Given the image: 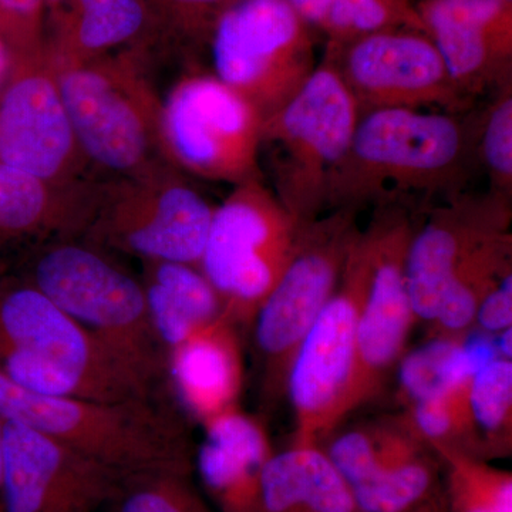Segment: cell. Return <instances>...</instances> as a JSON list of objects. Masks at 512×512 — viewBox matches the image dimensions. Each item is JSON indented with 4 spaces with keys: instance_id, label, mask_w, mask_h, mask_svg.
<instances>
[{
    "instance_id": "484cf974",
    "label": "cell",
    "mask_w": 512,
    "mask_h": 512,
    "mask_svg": "<svg viewBox=\"0 0 512 512\" xmlns=\"http://www.w3.org/2000/svg\"><path fill=\"white\" fill-rule=\"evenodd\" d=\"M441 473L439 456L423 444L352 491L362 512H412L441 490Z\"/></svg>"
},
{
    "instance_id": "ac0fdd59",
    "label": "cell",
    "mask_w": 512,
    "mask_h": 512,
    "mask_svg": "<svg viewBox=\"0 0 512 512\" xmlns=\"http://www.w3.org/2000/svg\"><path fill=\"white\" fill-rule=\"evenodd\" d=\"M424 32L439 50L466 99L511 80L512 3L498 0H421Z\"/></svg>"
},
{
    "instance_id": "d4e9b609",
    "label": "cell",
    "mask_w": 512,
    "mask_h": 512,
    "mask_svg": "<svg viewBox=\"0 0 512 512\" xmlns=\"http://www.w3.org/2000/svg\"><path fill=\"white\" fill-rule=\"evenodd\" d=\"M423 444L400 416L357 424L322 447L350 487H355L379 476Z\"/></svg>"
},
{
    "instance_id": "30bf717a",
    "label": "cell",
    "mask_w": 512,
    "mask_h": 512,
    "mask_svg": "<svg viewBox=\"0 0 512 512\" xmlns=\"http://www.w3.org/2000/svg\"><path fill=\"white\" fill-rule=\"evenodd\" d=\"M303 225L265 180L235 185L215 207L200 269L220 295L225 318L234 325H252L292 261Z\"/></svg>"
},
{
    "instance_id": "603a6c76",
    "label": "cell",
    "mask_w": 512,
    "mask_h": 512,
    "mask_svg": "<svg viewBox=\"0 0 512 512\" xmlns=\"http://www.w3.org/2000/svg\"><path fill=\"white\" fill-rule=\"evenodd\" d=\"M261 498L262 512H362L320 444L274 451L262 474Z\"/></svg>"
},
{
    "instance_id": "2e32d148",
    "label": "cell",
    "mask_w": 512,
    "mask_h": 512,
    "mask_svg": "<svg viewBox=\"0 0 512 512\" xmlns=\"http://www.w3.org/2000/svg\"><path fill=\"white\" fill-rule=\"evenodd\" d=\"M0 163L56 185L87 181L89 161L46 55L15 59L0 97Z\"/></svg>"
},
{
    "instance_id": "8992f818",
    "label": "cell",
    "mask_w": 512,
    "mask_h": 512,
    "mask_svg": "<svg viewBox=\"0 0 512 512\" xmlns=\"http://www.w3.org/2000/svg\"><path fill=\"white\" fill-rule=\"evenodd\" d=\"M360 116L326 50L299 92L264 119L261 157H268L269 188L301 224L325 214L330 175L348 153Z\"/></svg>"
},
{
    "instance_id": "ba28073f",
    "label": "cell",
    "mask_w": 512,
    "mask_h": 512,
    "mask_svg": "<svg viewBox=\"0 0 512 512\" xmlns=\"http://www.w3.org/2000/svg\"><path fill=\"white\" fill-rule=\"evenodd\" d=\"M215 207L165 161L97 183L87 244L136 256L200 266Z\"/></svg>"
},
{
    "instance_id": "52a82bcc",
    "label": "cell",
    "mask_w": 512,
    "mask_h": 512,
    "mask_svg": "<svg viewBox=\"0 0 512 512\" xmlns=\"http://www.w3.org/2000/svg\"><path fill=\"white\" fill-rule=\"evenodd\" d=\"M140 56L124 52L52 66L83 156L113 177L141 173L165 161L158 133L161 99Z\"/></svg>"
},
{
    "instance_id": "3957f363",
    "label": "cell",
    "mask_w": 512,
    "mask_h": 512,
    "mask_svg": "<svg viewBox=\"0 0 512 512\" xmlns=\"http://www.w3.org/2000/svg\"><path fill=\"white\" fill-rule=\"evenodd\" d=\"M0 372L47 396L104 402L156 397L153 386L9 269H0Z\"/></svg>"
},
{
    "instance_id": "ffe728a7",
    "label": "cell",
    "mask_w": 512,
    "mask_h": 512,
    "mask_svg": "<svg viewBox=\"0 0 512 512\" xmlns=\"http://www.w3.org/2000/svg\"><path fill=\"white\" fill-rule=\"evenodd\" d=\"M94 181L56 185L0 163V254L82 239L92 220Z\"/></svg>"
},
{
    "instance_id": "f546056e",
    "label": "cell",
    "mask_w": 512,
    "mask_h": 512,
    "mask_svg": "<svg viewBox=\"0 0 512 512\" xmlns=\"http://www.w3.org/2000/svg\"><path fill=\"white\" fill-rule=\"evenodd\" d=\"M396 29L424 32L412 0H332L325 33L329 46L338 47L357 37Z\"/></svg>"
},
{
    "instance_id": "8d00e7d4",
    "label": "cell",
    "mask_w": 512,
    "mask_h": 512,
    "mask_svg": "<svg viewBox=\"0 0 512 512\" xmlns=\"http://www.w3.org/2000/svg\"><path fill=\"white\" fill-rule=\"evenodd\" d=\"M3 457H5V420L0 419V480H2Z\"/></svg>"
},
{
    "instance_id": "cb8c5ba5",
    "label": "cell",
    "mask_w": 512,
    "mask_h": 512,
    "mask_svg": "<svg viewBox=\"0 0 512 512\" xmlns=\"http://www.w3.org/2000/svg\"><path fill=\"white\" fill-rule=\"evenodd\" d=\"M151 323L165 350L224 316L220 295L200 266L181 262H141Z\"/></svg>"
},
{
    "instance_id": "5b68a950",
    "label": "cell",
    "mask_w": 512,
    "mask_h": 512,
    "mask_svg": "<svg viewBox=\"0 0 512 512\" xmlns=\"http://www.w3.org/2000/svg\"><path fill=\"white\" fill-rule=\"evenodd\" d=\"M26 251L16 272L156 389L165 376L167 350L151 323L140 279L83 239Z\"/></svg>"
},
{
    "instance_id": "6da1fadb",
    "label": "cell",
    "mask_w": 512,
    "mask_h": 512,
    "mask_svg": "<svg viewBox=\"0 0 512 512\" xmlns=\"http://www.w3.org/2000/svg\"><path fill=\"white\" fill-rule=\"evenodd\" d=\"M478 119L409 109L362 114L330 175L326 212L400 207L421 212L466 187L477 158Z\"/></svg>"
},
{
    "instance_id": "d6a6232c",
    "label": "cell",
    "mask_w": 512,
    "mask_h": 512,
    "mask_svg": "<svg viewBox=\"0 0 512 512\" xmlns=\"http://www.w3.org/2000/svg\"><path fill=\"white\" fill-rule=\"evenodd\" d=\"M512 325V274L505 276L481 303L474 328L485 335H498Z\"/></svg>"
},
{
    "instance_id": "7a4b0ae2",
    "label": "cell",
    "mask_w": 512,
    "mask_h": 512,
    "mask_svg": "<svg viewBox=\"0 0 512 512\" xmlns=\"http://www.w3.org/2000/svg\"><path fill=\"white\" fill-rule=\"evenodd\" d=\"M424 214L407 248L414 313L446 332H467L484 299L512 274L511 195L458 192Z\"/></svg>"
},
{
    "instance_id": "7402d4cb",
    "label": "cell",
    "mask_w": 512,
    "mask_h": 512,
    "mask_svg": "<svg viewBox=\"0 0 512 512\" xmlns=\"http://www.w3.org/2000/svg\"><path fill=\"white\" fill-rule=\"evenodd\" d=\"M202 429L204 440L194 457L220 512H262V474L274 454L265 424L237 407Z\"/></svg>"
},
{
    "instance_id": "9c48e42d",
    "label": "cell",
    "mask_w": 512,
    "mask_h": 512,
    "mask_svg": "<svg viewBox=\"0 0 512 512\" xmlns=\"http://www.w3.org/2000/svg\"><path fill=\"white\" fill-rule=\"evenodd\" d=\"M359 211L339 208L303 225L298 248L254 322L261 363V400L269 409L286 397L296 353L332 298L362 229Z\"/></svg>"
},
{
    "instance_id": "f1b7e54d",
    "label": "cell",
    "mask_w": 512,
    "mask_h": 512,
    "mask_svg": "<svg viewBox=\"0 0 512 512\" xmlns=\"http://www.w3.org/2000/svg\"><path fill=\"white\" fill-rule=\"evenodd\" d=\"M111 512H212L191 481L177 471H144L121 480Z\"/></svg>"
},
{
    "instance_id": "8fae6325",
    "label": "cell",
    "mask_w": 512,
    "mask_h": 512,
    "mask_svg": "<svg viewBox=\"0 0 512 512\" xmlns=\"http://www.w3.org/2000/svg\"><path fill=\"white\" fill-rule=\"evenodd\" d=\"M373 268V235L362 229L350 249L338 288L296 353L286 397L295 430L291 443L320 444L349 414L357 326Z\"/></svg>"
},
{
    "instance_id": "7c38bea8",
    "label": "cell",
    "mask_w": 512,
    "mask_h": 512,
    "mask_svg": "<svg viewBox=\"0 0 512 512\" xmlns=\"http://www.w3.org/2000/svg\"><path fill=\"white\" fill-rule=\"evenodd\" d=\"M264 117L215 74H190L161 99V154L191 177L234 185L265 180Z\"/></svg>"
},
{
    "instance_id": "e0dca14e",
    "label": "cell",
    "mask_w": 512,
    "mask_h": 512,
    "mask_svg": "<svg viewBox=\"0 0 512 512\" xmlns=\"http://www.w3.org/2000/svg\"><path fill=\"white\" fill-rule=\"evenodd\" d=\"M124 474L45 434L5 421L0 512H96Z\"/></svg>"
},
{
    "instance_id": "5bb4252c",
    "label": "cell",
    "mask_w": 512,
    "mask_h": 512,
    "mask_svg": "<svg viewBox=\"0 0 512 512\" xmlns=\"http://www.w3.org/2000/svg\"><path fill=\"white\" fill-rule=\"evenodd\" d=\"M413 215L406 208H379L369 224L373 268L357 326L349 413L382 392L406 353L417 320L406 275L407 248L416 227Z\"/></svg>"
},
{
    "instance_id": "4dcf8cb0",
    "label": "cell",
    "mask_w": 512,
    "mask_h": 512,
    "mask_svg": "<svg viewBox=\"0 0 512 512\" xmlns=\"http://www.w3.org/2000/svg\"><path fill=\"white\" fill-rule=\"evenodd\" d=\"M478 119L477 158L490 178V190L512 195V80Z\"/></svg>"
},
{
    "instance_id": "836d02e7",
    "label": "cell",
    "mask_w": 512,
    "mask_h": 512,
    "mask_svg": "<svg viewBox=\"0 0 512 512\" xmlns=\"http://www.w3.org/2000/svg\"><path fill=\"white\" fill-rule=\"evenodd\" d=\"M311 28L325 32L332 0H284Z\"/></svg>"
},
{
    "instance_id": "74e56055",
    "label": "cell",
    "mask_w": 512,
    "mask_h": 512,
    "mask_svg": "<svg viewBox=\"0 0 512 512\" xmlns=\"http://www.w3.org/2000/svg\"><path fill=\"white\" fill-rule=\"evenodd\" d=\"M63 2L64 0H47V9H49V15L50 13L55 12V10L59 8Z\"/></svg>"
},
{
    "instance_id": "f35d334b",
    "label": "cell",
    "mask_w": 512,
    "mask_h": 512,
    "mask_svg": "<svg viewBox=\"0 0 512 512\" xmlns=\"http://www.w3.org/2000/svg\"><path fill=\"white\" fill-rule=\"evenodd\" d=\"M498 2H503V3H512V0H498Z\"/></svg>"
},
{
    "instance_id": "4316f807",
    "label": "cell",
    "mask_w": 512,
    "mask_h": 512,
    "mask_svg": "<svg viewBox=\"0 0 512 512\" xmlns=\"http://www.w3.org/2000/svg\"><path fill=\"white\" fill-rule=\"evenodd\" d=\"M443 464L448 512H512L511 471L454 448H431Z\"/></svg>"
},
{
    "instance_id": "4fadbf2b",
    "label": "cell",
    "mask_w": 512,
    "mask_h": 512,
    "mask_svg": "<svg viewBox=\"0 0 512 512\" xmlns=\"http://www.w3.org/2000/svg\"><path fill=\"white\" fill-rule=\"evenodd\" d=\"M210 39L215 76L264 119L318 66L311 26L284 0H235L215 20Z\"/></svg>"
},
{
    "instance_id": "d6986e66",
    "label": "cell",
    "mask_w": 512,
    "mask_h": 512,
    "mask_svg": "<svg viewBox=\"0 0 512 512\" xmlns=\"http://www.w3.org/2000/svg\"><path fill=\"white\" fill-rule=\"evenodd\" d=\"M163 28L151 0H64L47 18L46 57L57 67L143 52Z\"/></svg>"
},
{
    "instance_id": "1f68e13d",
    "label": "cell",
    "mask_w": 512,
    "mask_h": 512,
    "mask_svg": "<svg viewBox=\"0 0 512 512\" xmlns=\"http://www.w3.org/2000/svg\"><path fill=\"white\" fill-rule=\"evenodd\" d=\"M165 29L184 36H210L215 20L235 0H151Z\"/></svg>"
},
{
    "instance_id": "83f0119b",
    "label": "cell",
    "mask_w": 512,
    "mask_h": 512,
    "mask_svg": "<svg viewBox=\"0 0 512 512\" xmlns=\"http://www.w3.org/2000/svg\"><path fill=\"white\" fill-rule=\"evenodd\" d=\"M468 406L484 460L507 457L512 448V362L494 357L474 373Z\"/></svg>"
},
{
    "instance_id": "e575fe53",
    "label": "cell",
    "mask_w": 512,
    "mask_h": 512,
    "mask_svg": "<svg viewBox=\"0 0 512 512\" xmlns=\"http://www.w3.org/2000/svg\"><path fill=\"white\" fill-rule=\"evenodd\" d=\"M13 66H15V56H13L8 42L0 35V97H2L3 90L9 82Z\"/></svg>"
},
{
    "instance_id": "44dd1931",
    "label": "cell",
    "mask_w": 512,
    "mask_h": 512,
    "mask_svg": "<svg viewBox=\"0 0 512 512\" xmlns=\"http://www.w3.org/2000/svg\"><path fill=\"white\" fill-rule=\"evenodd\" d=\"M165 376L198 423L237 409L245 382L238 326L222 316L167 352Z\"/></svg>"
},
{
    "instance_id": "277c9868",
    "label": "cell",
    "mask_w": 512,
    "mask_h": 512,
    "mask_svg": "<svg viewBox=\"0 0 512 512\" xmlns=\"http://www.w3.org/2000/svg\"><path fill=\"white\" fill-rule=\"evenodd\" d=\"M0 419L39 431L124 474H191L190 434L157 397L104 402L29 392L0 372Z\"/></svg>"
},
{
    "instance_id": "d590c367",
    "label": "cell",
    "mask_w": 512,
    "mask_h": 512,
    "mask_svg": "<svg viewBox=\"0 0 512 512\" xmlns=\"http://www.w3.org/2000/svg\"><path fill=\"white\" fill-rule=\"evenodd\" d=\"M412 512H448L443 487L430 500H427L426 503L420 505L419 508Z\"/></svg>"
},
{
    "instance_id": "9a60e30c",
    "label": "cell",
    "mask_w": 512,
    "mask_h": 512,
    "mask_svg": "<svg viewBox=\"0 0 512 512\" xmlns=\"http://www.w3.org/2000/svg\"><path fill=\"white\" fill-rule=\"evenodd\" d=\"M360 114L409 109L466 113L471 101L451 80L427 33L386 30L328 46Z\"/></svg>"
}]
</instances>
